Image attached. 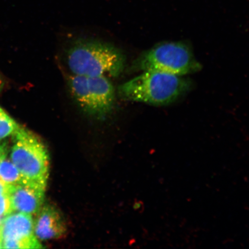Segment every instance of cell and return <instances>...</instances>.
Returning <instances> with one entry per match:
<instances>
[{
  "label": "cell",
  "mask_w": 249,
  "mask_h": 249,
  "mask_svg": "<svg viewBox=\"0 0 249 249\" xmlns=\"http://www.w3.org/2000/svg\"><path fill=\"white\" fill-rule=\"evenodd\" d=\"M191 87L190 80L182 76L147 71L121 85L118 92L125 100L165 106L178 100Z\"/></svg>",
  "instance_id": "6da1fadb"
},
{
  "label": "cell",
  "mask_w": 249,
  "mask_h": 249,
  "mask_svg": "<svg viewBox=\"0 0 249 249\" xmlns=\"http://www.w3.org/2000/svg\"><path fill=\"white\" fill-rule=\"evenodd\" d=\"M67 61L74 75L108 77L122 73L126 59L120 49L108 43L79 39L68 49Z\"/></svg>",
  "instance_id": "7a4b0ae2"
},
{
  "label": "cell",
  "mask_w": 249,
  "mask_h": 249,
  "mask_svg": "<svg viewBox=\"0 0 249 249\" xmlns=\"http://www.w3.org/2000/svg\"><path fill=\"white\" fill-rule=\"evenodd\" d=\"M11 160L26 183L46 190L49 174L48 152L41 140L19 126L12 135Z\"/></svg>",
  "instance_id": "3957f363"
},
{
  "label": "cell",
  "mask_w": 249,
  "mask_h": 249,
  "mask_svg": "<svg viewBox=\"0 0 249 249\" xmlns=\"http://www.w3.org/2000/svg\"><path fill=\"white\" fill-rule=\"evenodd\" d=\"M201 68L191 47L180 42L160 43L142 53L132 65L134 71H160L180 76Z\"/></svg>",
  "instance_id": "277c9868"
},
{
  "label": "cell",
  "mask_w": 249,
  "mask_h": 249,
  "mask_svg": "<svg viewBox=\"0 0 249 249\" xmlns=\"http://www.w3.org/2000/svg\"><path fill=\"white\" fill-rule=\"evenodd\" d=\"M68 86L74 102L89 116L102 119L113 110L116 92L107 77L73 74Z\"/></svg>",
  "instance_id": "5b68a950"
},
{
  "label": "cell",
  "mask_w": 249,
  "mask_h": 249,
  "mask_svg": "<svg viewBox=\"0 0 249 249\" xmlns=\"http://www.w3.org/2000/svg\"><path fill=\"white\" fill-rule=\"evenodd\" d=\"M0 243L2 249H40L32 215L12 213L0 221Z\"/></svg>",
  "instance_id": "8992f818"
},
{
  "label": "cell",
  "mask_w": 249,
  "mask_h": 249,
  "mask_svg": "<svg viewBox=\"0 0 249 249\" xmlns=\"http://www.w3.org/2000/svg\"><path fill=\"white\" fill-rule=\"evenodd\" d=\"M45 190L30 183L7 185L12 213L36 214L42 207Z\"/></svg>",
  "instance_id": "52a82bcc"
},
{
  "label": "cell",
  "mask_w": 249,
  "mask_h": 249,
  "mask_svg": "<svg viewBox=\"0 0 249 249\" xmlns=\"http://www.w3.org/2000/svg\"><path fill=\"white\" fill-rule=\"evenodd\" d=\"M34 222V233L41 241L61 238L67 232L63 217L56 208L46 205L40 208Z\"/></svg>",
  "instance_id": "ba28073f"
},
{
  "label": "cell",
  "mask_w": 249,
  "mask_h": 249,
  "mask_svg": "<svg viewBox=\"0 0 249 249\" xmlns=\"http://www.w3.org/2000/svg\"><path fill=\"white\" fill-rule=\"evenodd\" d=\"M7 155L5 154L0 159V180L7 185L27 183Z\"/></svg>",
  "instance_id": "9c48e42d"
},
{
  "label": "cell",
  "mask_w": 249,
  "mask_h": 249,
  "mask_svg": "<svg viewBox=\"0 0 249 249\" xmlns=\"http://www.w3.org/2000/svg\"><path fill=\"white\" fill-rule=\"evenodd\" d=\"M19 126L4 110L0 109V140L13 135Z\"/></svg>",
  "instance_id": "30bf717a"
},
{
  "label": "cell",
  "mask_w": 249,
  "mask_h": 249,
  "mask_svg": "<svg viewBox=\"0 0 249 249\" xmlns=\"http://www.w3.org/2000/svg\"><path fill=\"white\" fill-rule=\"evenodd\" d=\"M11 213L12 211L10 201L7 193H0V221Z\"/></svg>",
  "instance_id": "8fae6325"
},
{
  "label": "cell",
  "mask_w": 249,
  "mask_h": 249,
  "mask_svg": "<svg viewBox=\"0 0 249 249\" xmlns=\"http://www.w3.org/2000/svg\"><path fill=\"white\" fill-rule=\"evenodd\" d=\"M8 151L7 143H0V159L1 158L3 155L8 153Z\"/></svg>",
  "instance_id": "7c38bea8"
},
{
  "label": "cell",
  "mask_w": 249,
  "mask_h": 249,
  "mask_svg": "<svg viewBox=\"0 0 249 249\" xmlns=\"http://www.w3.org/2000/svg\"><path fill=\"white\" fill-rule=\"evenodd\" d=\"M7 185L0 180V193H7Z\"/></svg>",
  "instance_id": "4fadbf2b"
},
{
  "label": "cell",
  "mask_w": 249,
  "mask_h": 249,
  "mask_svg": "<svg viewBox=\"0 0 249 249\" xmlns=\"http://www.w3.org/2000/svg\"><path fill=\"white\" fill-rule=\"evenodd\" d=\"M0 248L1 249V243H0Z\"/></svg>",
  "instance_id": "5bb4252c"
},
{
  "label": "cell",
  "mask_w": 249,
  "mask_h": 249,
  "mask_svg": "<svg viewBox=\"0 0 249 249\" xmlns=\"http://www.w3.org/2000/svg\"><path fill=\"white\" fill-rule=\"evenodd\" d=\"M1 107H0V109H1Z\"/></svg>",
  "instance_id": "9a60e30c"
}]
</instances>
